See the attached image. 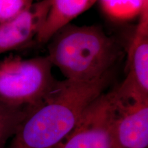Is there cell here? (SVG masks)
<instances>
[{
  "label": "cell",
  "instance_id": "obj_4",
  "mask_svg": "<svg viewBox=\"0 0 148 148\" xmlns=\"http://www.w3.org/2000/svg\"><path fill=\"white\" fill-rule=\"evenodd\" d=\"M119 97L104 92L90 103L71 132L53 148H114L113 123Z\"/></svg>",
  "mask_w": 148,
  "mask_h": 148
},
{
  "label": "cell",
  "instance_id": "obj_2",
  "mask_svg": "<svg viewBox=\"0 0 148 148\" xmlns=\"http://www.w3.org/2000/svg\"><path fill=\"white\" fill-rule=\"evenodd\" d=\"M47 43L51 64L71 80H93L111 73L120 53L116 42L97 25L69 23Z\"/></svg>",
  "mask_w": 148,
  "mask_h": 148
},
{
  "label": "cell",
  "instance_id": "obj_3",
  "mask_svg": "<svg viewBox=\"0 0 148 148\" xmlns=\"http://www.w3.org/2000/svg\"><path fill=\"white\" fill-rule=\"evenodd\" d=\"M47 56L24 58L10 55L0 59V101L20 106H34L56 82Z\"/></svg>",
  "mask_w": 148,
  "mask_h": 148
},
{
  "label": "cell",
  "instance_id": "obj_5",
  "mask_svg": "<svg viewBox=\"0 0 148 148\" xmlns=\"http://www.w3.org/2000/svg\"><path fill=\"white\" fill-rule=\"evenodd\" d=\"M113 140L114 148L147 147L148 101H123L119 97Z\"/></svg>",
  "mask_w": 148,
  "mask_h": 148
},
{
  "label": "cell",
  "instance_id": "obj_8",
  "mask_svg": "<svg viewBox=\"0 0 148 148\" xmlns=\"http://www.w3.org/2000/svg\"><path fill=\"white\" fill-rule=\"evenodd\" d=\"M97 0H49V8L36 42L47 43L59 29L88 10Z\"/></svg>",
  "mask_w": 148,
  "mask_h": 148
},
{
  "label": "cell",
  "instance_id": "obj_7",
  "mask_svg": "<svg viewBox=\"0 0 148 148\" xmlns=\"http://www.w3.org/2000/svg\"><path fill=\"white\" fill-rule=\"evenodd\" d=\"M49 8V0L34 2L21 15L0 25V55L16 50L36 40Z\"/></svg>",
  "mask_w": 148,
  "mask_h": 148
},
{
  "label": "cell",
  "instance_id": "obj_11",
  "mask_svg": "<svg viewBox=\"0 0 148 148\" xmlns=\"http://www.w3.org/2000/svg\"><path fill=\"white\" fill-rule=\"evenodd\" d=\"M35 0H0V25L12 21L34 4Z\"/></svg>",
  "mask_w": 148,
  "mask_h": 148
},
{
  "label": "cell",
  "instance_id": "obj_10",
  "mask_svg": "<svg viewBox=\"0 0 148 148\" xmlns=\"http://www.w3.org/2000/svg\"><path fill=\"white\" fill-rule=\"evenodd\" d=\"M101 8L112 21H129L138 17L143 0H99Z\"/></svg>",
  "mask_w": 148,
  "mask_h": 148
},
{
  "label": "cell",
  "instance_id": "obj_9",
  "mask_svg": "<svg viewBox=\"0 0 148 148\" xmlns=\"http://www.w3.org/2000/svg\"><path fill=\"white\" fill-rule=\"evenodd\" d=\"M32 107L14 106L0 101V148L5 147Z\"/></svg>",
  "mask_w": 148,
  "mask_h": 148
},
{
  "label": "cell",
  "instance_id": "obj_6",
  "mask_svg": "<svg viewBox=\"0 0 148 148\" xmlns=\"http://www.w3.org/2000/svg\"><path fill=\"white\" fill-rule=\"evenodd\" d=\"M127 74L115 91L123 101H148V33L135 31L127 52Z\"/></svg>",
  "mask_w": 148,
  "mask_h": 148
},
{
  "label": "cell",
  "instance_id": "obj_1",
  "mask_svg": "<svg viewBox=\"0 0 148 148\" xmlns=\"http://www.w3.org/2000/svg\"><path fill=\"white\" fill-rule=\"evenodd\" d=\"M112 72L99 79L56 82L33 106L8 148H53L71 132L86 109L106 91Z\"/></svg>",
  "mask_w": 148,
  "mask_h": 148
}]
</instances>
